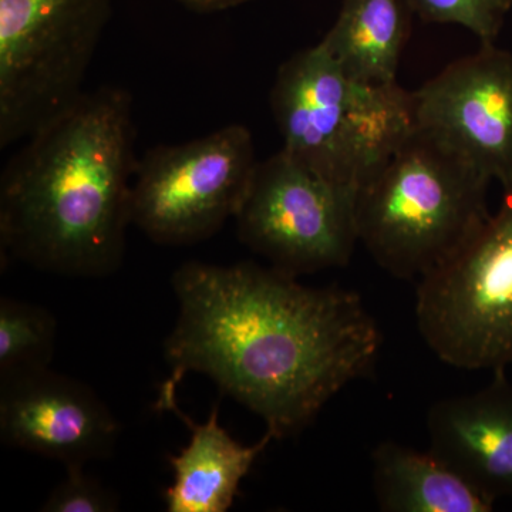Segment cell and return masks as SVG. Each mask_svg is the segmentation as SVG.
<instances>
[{"label":"cell","mask_w":512,"mask_h":512,"mask_svg":"<svg viewBox=\"0 0 512 512\" xmlns=\"http://www.w3.org/2000/svg\"><path fill=\"white\" fill-rule=\"evenodd\" d=\"M296 278L252 262L180 266L171 281L178 318L164 345L171 373L158 412L177 400L188 373H201L261 417L275 440L285 439L366 376L382 333L362 298Z\"/></svg>","instance_id":"cell-1"},{"label":"cell","mask_w":512,"mask_h":512,"mask_svg":"<svg viewBox=\"0 0 512 512\" xmlns=\"http://www.w3.org/2000/svg\"><path fill=\"white\" fill-rule=\"evenodd\" d=\"M137 164L131 94L117 86L80 94L3 170L2 255L76 278L119 271Z\"/></svg>","instance_id":"cell-2"},{"label":"cell","mask_w":512,"mask_h":512,"mask_svg":"<svg viewBox=\"0 0 512 512\" xmlns=\"http://www.w3.org/2000/svg\"><path fill=\"white\" fill-rule=\"evenodd\" d=\"M493 181L414 127L357 190L359 242L397 279L420 281L490 217Z\"/></svg>","instance_id":"cell-3"},{"label":"cell","mask_w":512,"mask_h":512,"mask_svg":"<svg viewBox=\"0 0 512 512\" xmlns=\"http://www.w3.org/2000/svg\"><path fill=\"white\" fill-rule=\"evenodd\" d=\"M269 101L282 150L356 190L414 128L412 92L357 82L320 43L279 67Z\"/></svg>","instance_id":"cell-4"},{"label":"cell","mask_w":512,"mask_h":512,"mask_svg":"<svg viewBox=\"0 0 512 512\" xmlns=\"http://www.w3.org/2000/svg\"><path fill=\"white\" fill-rule=\"evenodd\" d=\"M113 0H0V147L26 140L84 92Z\"/></svg>","instance_id":"cell-5"},{"label":"cell","mask_w":512,"mask_h":512,"mask_svg":"<svg viewBox=\"0 0 512 512\" xmlns=\"http://www.w3.org/2000/svg\"><path fill=\"white\" fill-rule=\"evenodd\" d=\"M416 320L447 365L491 372L512 365V185L467 244L420 279Z\"/></svg>","instance_id":"cell-6"},{"label":"cell","mask_w":512,"mask_h":512,"mask_svg":"<svg viewBox=\"0 0 512 512\" xmlns=\"http://www.w3.org/2000/svg\"><path fill=\"white\" fill-rule=\"evenodd\" d=\"M258 164L242 124L151 148L134 175L131 224L165 247L211 238L237 215Z\"/></svg>","instance_id":"cell-7"},{"label":"cell","mask_w":512,"mask_h":512,"mask_svg":"<svg viewBox=\"0 0 512 512\" xmlns=\"http://www.w3.org/2000/svg\"><path fill=\"white\" fill-rule=\"evenodd\" d=\"M356 188L279 150L259 161L235 215L242 244L293 276L349 264L359 242Z\"/></svg>","instance_id":"cell-8"},{"label":"cell","mask_w":512,"mask_h":512,"mask_svg":"<svg viewBox=\"0 0 512 512\" xmlns=\"http://www.w3.org/2000/svg\"><path fill=\"white\" fill-rule=\"evenodd\" d=\"M413 93L414 127L501 187L512 185V53L481 43Z\"/></svg>","instance_id":"cell-9"},{"label":"cell","mask_w":512,"mask_h":512,"mask_svg":"<svg viewBox=\"0 0 512 512\" xmlns=\"http://www.w3.org/2000/svg\"><path fill=\"white\" fill-rule=\"evenodd\" d=\"M120 423L87 384L52 370L0 382V437L5 444L86 466L113 453Z\"/></svg>","instance_id":"cell-10"},{"label":"cell","mask_w":512,"mask_h":512,"mask_svg":"<svg viewBox=\"0 0 512 512\" xmlns=\"http://www.w3.org/2000/svg\"><path fill=\"white\" fill-rule=\"evenodd\" d=\"M470 394L430 407V450L497 503L512 497V382L505 369Z\"/></svg>","instance_id":"cell-11"},{"label":"cell","mask_w":512,"mask_h":512,"mask_svg":"<svg viewBox=\"0 0 512 512\" xmlns=\"http://www.w3.org/2000/svg\"><path fill=\"white\" fill-rule=\"evenodd\" d=\"M163 412L175 414L188 430L191 440L177 456L168 457L173 483L165 490L168 512H227L239 494V485L248 476L274 434L252 446L238 443L218 421L220 404L215 403L205 423H195L174 400Z\"/></svg>","instance_id":"cell-12"},{"label":"cell","mask_w":512,"mask_h":512,"mask_svg":"<svg viewBox=\"0 0 512 512\" xmlns=\"http://www.w3.org/2000/svg\"><path fill=\"white\" fill-rule=\"evenodd\" d=\"M373 490L387 512H490L495 501L433 451L383 441L372 454Z\"/></svg>","instance_id":"cell-13"},{"label":"cell","mask_w":512,"mask_h":512,"mask_svg":"<svg viewBox=\"0 0 512 512\" xmlns=\"http://www.w3.org/2000/svg\"><path fill=\"white\" fill-rule=\"evenodd\" d=\"M413 15L410 0H343L338 19L319 43L357 82L394 84Z\"/></svg>","instance_id":"cell-14"},{"label":"cell","mask_w":512,"mask_h":512,"mask_svg":"<svg viewBox=\"0 0 512 512\" xmlns=\"http://www.w3.org/2000/svg\"><path fill=\"white\" fill-rule=\"evenodd\" d=\"M56 338L55 316L43 306L0 299V382L49 369Z\"/></svg>","instance_id":"cell-15"},{"label":"cell","mask_w":512,"mask_h":512,"mask_svg":"<svg viewBox=\"0 0 512 512\" xmlns=\"http://www.w3.org/2000/svg\"><path fill=\"white\" fill-rule=\"evenodd\" d=\"M410 5L424 22L461 26L481 43H495L512 0H410Z\"/></svg>","instance_id":"cell-16"},{"label":"cell","mask_w":512,"mask_h":512,"mask_svg":"<svg viewBox=\"0 0 512 512\" xmlns=\"http://www.w3.org/2000/svg\"><path fill=\"white\" fill-rule=\"evenodd\" d=\"M66 478L56 485L40 511L114 512L120 510L119 498L96 478L84 473V466L67 467Z\"/></svg>","instance_id":"cell-17"},{"label":"cell","mask_w":512,"mask_h":512,"mask_svg":"<svg viewBox=\"0 0 512 512\" xmlns=\"http://www.w3.org/2000/svg\"><path fill=\"white\" fill-rule=\"evenodd\" d=\"M185 8L201 13L224 12V10L238 8L252 0H174Z\"/></svg>","instance_id":"cell-18"}]
</instances>
